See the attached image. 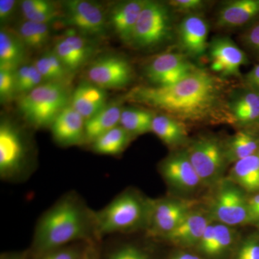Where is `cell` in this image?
Here are the masks:
<instances>
[{
  "label": "cell",
  "mask_w": 259,
  "mask_h": 259,
  "mask_svg": "<svg viewBox=\"0 0 259 259\" xmlns=\"http://www.w3.org/2000/svg\"><path fill=\"white\" fill-rule=\"evenodd\" d=\"M225 86L223 78L197 67L171 86L136 87L125 99L152 107L184 123L226 120Z\"/></svg>",
  "instance_id": "1"
},
{
  "label": "cell",
  "mask_w": 259,
  "mask_h": 259,
  "mask_svg": "<svg viewBox=\"0 0 259 259\" xmlns=\"http://www.w3.org/2000/svg\"><path fill=\"white\" fill-rule=\"evenodd\" d=\"M95 212L77 194H65L39 219L32 243V258L73 243L95 241Z\"/></svg>",
  "instance_id": "2"
},
{
  "label": "cell",
  "mask_w": 259,
  "mask_h": 259,
  "mask_svg": "<svg viewBox=\"0 0 259 259\" xmlns=\"http://www.w3.org/2000/svg\"><path fill=\"white\" fill-rule=\"evenodd\" d=\"M151 203H146L132 192L117 195L98 212H95L97 238L121 233L148 222Z\"/></svg>",
  "instance_id": "3"
},
{
  "label": "cell",
  "mask_w": 259,
  "mask_h": 259,
  "mask_svg": "<svg viewBox=\"0 0 259 259\" xmlns=\"http://www.w3.org/2000/svg\"><path fill=\"white\" fill-rule=\"evenodd\" d=\"M69 97L64 84L47 82L22 96L18 108L25 120L37 128L51 125L67 107Z\"/></svg>",
  "instance_id": "4"
},
{
  "label": "cell",
  "mask_w": 259,
  "mask_h": 259,
  "mask_svg": "<svg viewBox=\"0 0 259 259\" xmlns=\"http://www.w3.org/2000/svg\"><path fill=\"white\" fill-rule=\"evenodd\" d=\"M173 34L171 8L159 2L146 1L131 44L139 49H153L171 40Z\"/></svg>",
  "instance_id": "5"
},
{
  "label": "cell",
  "mask_w": 259,
  "mask_h": 259,
  "mask_svg": "<svg viewBox=\"0 0 259 259\" xmlns=\"http://www.w3.org/2000/svg\"><path fill=\"white\" fill-rule=\"evenodd\" d=\"M28 166V148L20 130L9 121L0 125V176L13 180L23 177Z\"/></svg>",
  "instance_id": "6"
},
{
  "label": "cell",
  "mask_w": 259,
  "mask_h": 259,
  "mask_svg": "<svg viewBox=\"0 0 259 259\" xmlns=\"http://www.w3.org/2000/svg\"><path fill=\"white\" fill-rule=\"evenodd\" d=\"M186 152L202 182H211L218 178L228 161L224 146L214 138L196 140Z\"/></svg>",
  "instance_id": "7"
},
{
  "label": "cell",
  "mask_w": 259,
  "mask_h": 259,
  "mask_svg": "<svg viewBox=\"0 0 259 259\" xmlns=\"http://www.w3.org/2000/svg\"><path fill=\"white\" fill-rule=\"evenodd\" d=\"M87 74L90 82L104 90L126 88L134 79L128 61L114 54L97 58L90 64Z\"/></svg>",
  "instance_id": "8"
},
{
  "label": "cell",
  "mask_w": 259,
  "mask_h": 259,
  "mask_svg": "<svg viewBox=\"0 0 259 259\" xmlns=\"http://www.w3.org/2000/svg\"><path fill=\"white\" fill-rule=\"evenodd\" d=\"M65 25L84 35L102 36L106 32V19L100 5L85 0H70L63 4Z\"/></svg>",
  "instance_id": "9"
},
{
  "label": "cell",
  "mask_w": 259,
  "mask_h": 259,
  "mask_svg": "<svg viewBox=\"0 0 259 259\" xmlns=\"http://www.w3.org/2000/svg\"><path fill=\"white\" fill-rule=\"evenodd\" d=\"M209 65L221 78L239 77L242 66L248 63L244 51L228 37H216L209 42Z\"/></svg>",
  "instance_id": "10"
},
{
  "label": "cell",
  "mask_w": 259,
  "mask_h": 259,
  "mask_svg": "<svg viewBox=\"0 0 259 259\" xmlns=\"http://www.w3.org/2000/svg\"><path fill=\"white\" fill-rule=\"evenodd\" d=\"M209 25L202 17L187 15L177 28V38L182 54L199 59L208 50Z\"/></svg>",
  "instance_id": "11"
},
{
  "label": "cell",
  "mask_w": 259,
  "mask_h": 259,
  "mask_svg": "<svg viewBox=\"0 0 259 259\" xmlns=\"http://www.w3.org/2000/svg\"><path fill=\"white\" fill-rule=\"evenodd\" d=\"M212 212L218 221L228 226L252 221L248 202L243 194L234 187H225L218 193Z\"/></svg>",
  "instance_id": "12"
},
{
  "label": "cell",
  "mask_w": 259,
  "mask_h": 259,
  "mask_svg": "<svg viewBox=\"0 0 259 259\" xmlns=\"http://www.w3.org/2000/svg\"><path fill=\"white\" fill-rule=\"evenodd\" d=\"M95 50V44L90 39L74 33L65 35L53 49L69 74L84 66Z\"/></svg>",
  "instance_id": "13"
},
{
  "label": "cell",
  "mask_w": 259,
  "mask_h": 259,
  "mask_svg": "<svg viewBox=\"0 0 259 259\" xmlns=\"http://www.w3.org/2000/svg\"><path fill=\"white\" fill-rule=\"evenodd\" d=\"M51 129L53 137L60 146H77L86 142L84 118L71 105L57 116Z\"/></svg>",
  "instance_id": "14"
},
{
  "label": "cell",
  "mask_w": 259,
  "mask_h": 259,
  "mask_svg": "<svg viewBox=\"0 0 259 259\" xmlns=\"http://www.w3.org/2000/svg\"><path fill=\"white\" fill-rule=\"evenodd\" d=\"M192 204L188 202L161 201L151 203L148 223L156 234L164 236L173 231L191 212Z\"/></svg>",
  "instance_id": "15"
},
{
  "label": "cell",
  "mask_w": 259,
  "mask_h": 259,
  "mask_svg": "<svg viewBox=\"0 0 259 259\" xmlns=\"http://www.w3.org/2000/svg\"><path fill=\"white\" fill-rule=\"evenodd\" d=\"M145 3L144 0L122 2L110 10L109 22L116 35L124 44H132L135 28Z\"/></svg>",
  "instance_id": "16"
},
{
  "label": "cell",
  "mask_w": 259,
  "mask_h": 259,
  "mask_svg": "<svg viewBox=\"0 0 259 259\" xmlns=\"http://www.w3.org/2000/svg\"><path fill=\"white\" fill-rule=\"evenodd\" d=\"M192 64L183 54L165 53L156 56L148 64L146 77L151 86L166 87L180 70Z\"/></svg>",
  "instance_id": "17"
},
{
  "label": "cell",
  "mask_w": 259,
  "mask_h": 259,
  "mask_svg": "<svg viewBox=\"0 0 259 259\" xmlns=\"http://www.w3.org/2000/svg\"><path fill=\"white\" fill-rule=\"evenodd\" d=\"M258 16L259 0H233L220 8L216 25L221 28H241Z\"/></svg>",
  "instance_id": "18"
},
{
  "label": "cell",
  "mask_w": 259,
  "mask_h": 259,
  "mask_svg": "<svg viewBox=\"0 0 259 259\" xmlns=\"http://www.w3.org/2000/svg\"><path fill=\"white\" fill-rule=\"evenodd\" d=\"M161 173L167 182L178 188L189 190L202 182L187 152L175 153L167 158L162 163Z\"/></svg>",
  "instance_id": "19"
},
{
  "label": "cell",
  "mask_w": 259,
  "mask_h": 259,
  "mask_svg": "<svg viewBox=\"0 0 259 259\" xmlns=\"http://www.w3.org/2000/svg\"><path fill=\"white\" fill-rule=\"evenodd\" d=\"M226 120L241 125L259 122V93L245 88L243 93L227 100Z\"/></svg>",
  "instance_id": "20"
},
{
  "label": "cell",
  "mask_w": 259,
  "mask_h": 259,
  "mask_svg": "<svg viewBox=\"0 0 259 259\" xmlns=\"http://www.w3.org/2000/svg\"><path fill=\"white\" fill-rule=\"evenodd\" d=\"M107 104L105 90L90 81L80 83L71 96V106L85 120L100 112Z\"/></svg>",
  "instance_id": "21"
},
{
  "label": "cell",
  "mask_w": 259,
  "mask_h": 259,
  "mask_svg": "<svg viewBox=\"0 0 259 259\" xmlns=\"http://www.w3.org/2000/svg\"><path fill=\"white\" fill-rule=\"evenodd\" d=\"M210 223L202 213L191 212L169 233L166 239L182 246L199 244L206 228Z\"/></svg>",
  "instance_id": "22"
},
{
  "label": "cell",
  "mask_w": 259,
  "mask_h": 259,
  "mask_svg": "<svg viewBox=\"0 0 259 259\" xmlns=\"http://www.w3.org/2000/svg\"><path fill=\"white\" fill-rule=\"evenodd\" d=\"M122 109L118 102L107 104L100 112L85 120L86 142L93 144L102 135L118 126Z\"/></svg>",
  "instance_id": "23"
},
{
  "label": "cell",
  "mask_w": 259,
  "mask_h": 259,
  "mask_svg": "<svg viewBox=\"0 0 259 259\" xmlns=\"http://www.w3.org/2000/svg\"><path fill=\"white\" fill-rule=\"evenodd\" d=\"M151 131L168 146H178L187 140L188 134L184 122L165 114H155Z\"/></svg>",
  "instance_id": "24"
},
{
  "label": "cell",
  "mask_w": 259,
  "mask_h": 259,
  "mask_svg": "<svg viewBox=\"0 0 259 259\" xmlns=\"http://www.w3.org/2000/svg\"><path fill=\"white\" fill-rule=\"evenodd\" d=\"M26 47L20 37L2 29L0 31V69L16 70L23 62ZM22 66V65H21Z\"/></svg>",
  "instance_id": "25"
},
{
  "label": "cell",
  "mask_w": 259,
  "mask_h": 259,
  "mask_svg": "<svg viewBox=\"0 0 259 259\" xmlns=\"http://www.w3.org/2000/svg\"><path fill=\"white\" fill-rule=\"evenodd\" d=\"M224 147L227 161L236 163L258 153L259 139L248 131H238L232 136Z\"/></svg>",
  "instance_id": "26"
},
{
  "label": "cell",
  "mask_w": 259,
  "mask_h": 259,
  "mask_svg": "<svg viewBox=\"0 0 259 259\" xmlns=\"http://www.w3.org/2000/svg\"><path fill=\"white\" fill-rule=\"evenodd\" d=\"M155 114L139 107H124L121 112L120 123L131 136L151 132Z\"/></svg>",
  "instance_id": "27"
},
{
  "label": "cell",
  "mask_w": 259,
  "mask_h": 259,
  "mask_svg": "<svg viewBox=\"0 0 259 259\" xmlns=\"http://www.w3.org/2000/svg\"><path fill=\"white\" fill-rule=\"evenodd\" d=\"M235 181L249 192L259 191V155L258 153L236 161L232 170Z\"/></svg>",
  "instance_id": "28"
},
{
  "label": "cell",
  "mask_w": 259,
  "mask_h": 259,
  "mask_svg": "<svg viewBox=\"0 0 259 259\" xmlns=\"http://www.w3.org/2000/svg\"><path fill=\"white\" fill-rule=\"evenodd\" d=\"M131 135L118 125L95 140L91 144L92 148L99 154L115 156L125 150L128 144Z\"/></svg>",
  "instance_id": "29"
},
{
  "label": "cell",
  "mask_w": 259,
  "mask_h": 259,
  "mask_svg": "<svg viewBox=\"0 0 259 259\" xmlns=\"http://www.w3.org/2000/svg\"><path fill=\"white\" fill-rule=\"evenodd\" d=\"M21 10L26 20L35 23L49 24L61 15L55 3L46 0H24Z\"/></svg>",
  "instance_id": "30"
},
{
  "label": "cell",
  "mask_w": 259,
  "mask_h": 259,
  "mask_svg": "<svg viewBox=\"0 0 259 259\" xmlns=\"http://www.w3.org/2000/svg\"><path fill=\"white\" fill-rule=\"evenodd\" d=\"M18 37L29 49L38 50L45 47L51 38L49 24L25 20L18 27Z\"/></svg>",
  "instance_id": "31"
},
{
  "label": "cell",
  "mask_w": 259,
  "mask_h": 259,
  "mask_svg": "<svg viewBox=\"0 0 259 259\" xmlns=\"http://www.w3.org/2000/svg\"><path fill=\"white\" fill-rule=\"evenodd\" d=\"M17 94L25 95L42 84L41 74L34 64H24L15 70Z\"/></svg>",
  "instance_id": "32"
},
{
  "label": "cell",
  "mask_w": 259,
  "mask_h": 259,
  "mask_svg": "<svg viewBox=\"0 0 259 259\" xmlns=\"http://www.w3.org/2000/svg\"><path fill=\"white\" fill-rule=\"evenodd\" d=\"M89 243L90 242L65 245L33 257V259H81Z\"/></svg>",
  "instance_id": "33"
},
{
  "label": "cell",
  "mask_w": 259,
  "mask_h": 259,
  "mask_svg": "<svg viewBox=\"0 0 259 259\" xmlns=\"http://www.w3.org/2000/svg\"><path fill=\"white\" fill-rule=\"evenodd\" d=\"M233 236V232L229 226L224 224L214 225L212 243L207 255L215 256L221 254L231 245Z\"/></svg>",
  "instance_id": "34"
},
{
  "label": "cell",
  "mask_w": 259,
  "mask_h": 259,
  "mask_svg": "<svg viewBox=\"0 0 259 259\" xmlns=\"http://www.w3.org/2000/svg\"><path fill=\"white\" fill-rule=\"evenodd\" d=\"M15 94H17L15 71L8 69H0L1 101H8L14 96Z\"/></svg>",
  "instance_id": "35"
},
{
  "label": "cell",
  "mask_w": 259,
  "mask_h": 259,
  "mask_svg": "<svg viewBox=\"0 0 259 259\" xmlns=\"http://www.w3.org/2000/svg\"><path fill=\"white\" fill-rule=\"evenodd\" d=\"M35 67L41 74L44 83L57 82L63 83L59 75L56 74L55 70L52 67V65L49 59L47 53L39 57L34 63Z\"/></svg>",
  "instance_id": "36"
},
{
  "label": "cell",
  "mask_w": 259,
  "mask_h": 259,
  "mask_svg": "<svg viewBox=\"0 0 259 259\" xmlns=\"http://www.w3.org/2000/svg\"><path fill=\"white\" fill-rule=\"evenodd\" d=\"M168 5L179 13L192 15L203 9L205 3L202 0H172L168 2Z\"/></svg>",
  "instance_id": "37"
},
{
  "label": "cell",
  "mask_w": 259,
  "mask_h": 259,
  "mask_svg": "<svg viewBox=\"0 0 259 259\" xmlns=\"http://www.w3.org/2000/svg\"><path fill=\"white\" fill-rule=\"evenodd\" d=\"M108 259H150L147 255L132 245H125L112 251Z\"/></svg>",
  "instance_id": "38"
},
{
  "label": "cell",
  "mask_w": 259,
  "mask_h": 259,
  "mask_svg": "<svg viewBox=\"0 0 259 259\" xmlns=\"http://www.w3.org/2000/svg\"><path fill=\"white\" fill-rule=\"evenodd\" d=\"M236 259H259V241L254 238L245 241L240 247Z\"/></svg>",
  "instance_id": "39"
},
{
  "label": "cell",
  "mask_w": 259,
  "mask_h": 259,
  "mask_svg": "<svg viewBox=\"0 0 259 259\" xmlns=\"http://www.w3.org/2000/svg\"><path fill=\"white\" fill-rule=\"evenodd\" d=\"M242 39L248 49L259 55V23L248 29Z\"/></svg>",
  "instance_id": "40"
},
{
  "label": "cell",
  "mask_w": 259,
  "mask_h": 259,
  "mask_svg": "<svg viewBox=\"0 0 259 259\" xmlns=\"http://www.w3.org/2000/svg\"><path fill=\"white\" fill-rule=\"evenodd\" d=\"M245 88L259 93V64L255 66L243 78Z\"/></svg>",
  "instance_id": "41"
},
{
  "label": "cell",
  "mask_w": 259,
  "mask_h": 259,
  "mask_svg": "<svg viewBox=\"0 0 259 259\" xmlns=\"http://www.w3.org/2000/svg\"><path fill=\"white\" fill-rule=\"evenodd\" d=\"M214 225L209 224L204 231L203 236L201 238L199 245L201 251L204 254L207 255L211 245H212L213 241V237H214Z\"/></svg>",
  "instance_id": "42"
},
{
  "label": "cell",
  "mask_w": 259,
  "mask_h": 259,
  "mask_svg": "<svg viewBox=\"0 0 259 259\" xmlns=\"http://www.w3.org/2000/svg\"><path fill=\"white\" fill-rule=\"evenodd\" d=\"M16 4V1L14 0H0V21L2 23L9 20Z\"/></svg>",
  "instance_id": "43"
},
{
  "label": "cell",
  "mask_w": 259,
  "mask_h": 259,
  "mask_svg": "<svg viewBox=\"0 0 259 259\" xmlns=\"http://www.w3.org/2000/svg\"><path fill=\"white\" fill-rule=\"evenodd\" d=\"M81 259H101L100 250L97 247L96 242L93 241L89 243Z\"/></svg>",
  "instance_id": "44"
},
{
  "label": "cell",
  "mask_w": 259,
  "mask_h": 259,
  "mask_svg": "<svg viewBox=\"0 0 259 259\" xmlns=\"http://www.w3.org/2000/svg\"><path fill=\"white\" fill-rule=\"evenodd\" d=\"M27 253H5L2 255L1 259H26Z\"/></svg>",
  "instance_id": "45"
},
{
  "label": "cell",
  "mask_w": 259,
  "mask_h": 259,
  "mask_svg": "<svg viewBox=\"0 0 259 259\" xmlns=\"http://www.w3.org/2000/svg\"><path fill=\"white\" fill-rule=\"evenodd\" d=\"M172 259H200L196 255L190 254V253H180L174 256Z\"/></svg>",
  "instance_id": "46"
},
{
  "label": "cell",
  "mask_w": 259,
  "mask_h": 259,
  "mask_svg": "<svg viewBox=\"0 0 259 259\" xmlns=\"http://www.w3.org/2000/svg\"><path fill=\"white\" fill-rule=\"evenodd\" d=\"M250 217H251L252 221H259V209H255V210L250 211Z\"/></svg>",
  "instance_id": "47"
},
{
  "label": "cell",
  "mask_w": 259,
  "mask_h": 259,
  "mask_svg": "<svg viewBox=\"0 0 259 259\" xmlns=\"http://www.w3.org/2000/svg\"><path fill=\"white\" fill-rule=\"evenodd\" d=\"M258 125H259V122H258Z\"/></svg>",
  "instance_id": "48"
}]
</instances>
